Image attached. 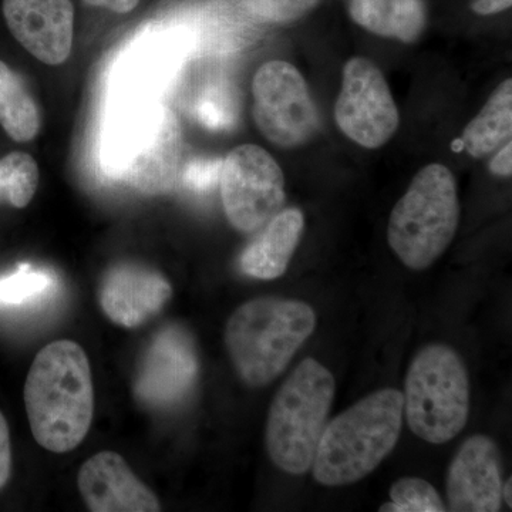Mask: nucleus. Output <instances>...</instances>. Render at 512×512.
Returning <instances> with one entry per match:
<instances>
[{"instance_id": "nucleus-1", "label": "nucleus", "mask_w": 512, "mask_h": 512, "mask_svg": "<svg viewBox=\"0 0 512 512\" xmlns=\"http://www.w3.org/2000/svg\"><path fill=\"white\" fill-rule=\"evenodd\" d=\"M184 138L173 110L150 97L117 107L101 138L104 173L146 195L173 191L183 171Z\"/></svg>"}, {"instance_id": "nucleus-2", "label": "nucleus", "mask_w": 512, "mask_h": 512, "mask_svg": "<svg viewBox=\"0 0 512 512\" xmlns=\"http://www.w3.org/2000/svg\"><path fill=\"white\" fill-rule=\"evenodd\" d=\"M26 413L37 443L52 453L79 446L92 426V369L82 346L56 340L40 350L25 383Z\"/></svg>"}, {"instance_id": "nucleus-3", "label": "nucleus", "mask_w": 512, "mask_h": 512, "mask_svg": "<svg viewBox=\"0 0 512 512\" xmlns=\"http://www.w3.org/2000/svg\"><path fill=\"white\" fill-rule=\"evenodd\" d=\"M403 393L377 390L326 424L313 478L326 487H345L369 476L396 447L402 433Z\"/></svg>"}, {"instance_id": "nucleus-4", "label": "nucleus", "mask_w": 512, "mask_h": 512, "mask_svg": "<svg viewBox=\"0 0 512 512\" xmlns=\"http://www.w3.org/2000/svg\"><path fill=\"white\" fill-rule=\"evenodd\" d=\"M316 329V313L298 299L262 296L239 306L225 345L239 379L252 389L274 382Z\"/></svg>"}, {"instance_id": "nucleus-5", "label": "nucleus", "mask_w": 512, "mask_h": 512, "mask_svg": "<svg viewBox=\"0 0 512 512\" xmlns=\"http://www.w3.org/2000/svg\"><path fill=\"white\" fill-rule=\"evenodd\" d=\"M335 393V377L312 357L279 387L265 427L266 451L279 470L291 476L311 470Z\"/></svg>"}, {"instance_id": "nucleus-6", "label": "nucleus", "mask_w": 512, "mask_h": 512, "mask_svg": "<svg viewBox=\"0 0 512 512\" xmlns=\"http://www.w3.org/2000/svg\"><path fill=\"white\" fill-rule=\"evenodd\" d=\"M460 222L457 183L446 165H427L414 175L394 205L387 241L412 271L430 268L446 252Z\"/></svg>"}, {"instance_id": "nucleus-7", "label": "nucleus", "mask_w": 512, "mask_h": 512, "mask_svg": "<svg viewBox=\"0 0 512 512\" xmlns=\"http://www.w3.org/2000/svg\"><path fill=\"white\" fill-rule=\"evenodd\" d=\"M404 414L413 434L431 444L456 439L470 416V377L463 357L443 343L414 356L404 382Z\"/></svg>"}, {"instance_id": "nucleus-8", "label": "nucleus", "mask_w": 512, "mask_h": 512, "mask_svg": "<svg viewBox=\"0 0 512 512\" xmlns=\"http://www.w3.org/2000/svg\"><path fill=\"white\" fill-rule=\"evenodd\" d=\"M256 127L282 148L308 143L320 126L318 109L301 72L284 60L259 67L252 82Z\"/></svg>"}, {"instance_id": "nucleus-9", "label": "nucleus", "mask_w": 512, "mask_h": 512, "mask_svg": "<svg viewBox=\"0 0 512 512\" xmlns=\"http://www.w3.org/2000/svg\"><path fill=\"white\" fill-rule=\"evenodd\" d=\"M222 204L239 232L258 231L285 204V177L275 158L259 146L244 144L221 161Z\"/></svg>"}, {"instance_id": "nucleus-10", "label": "nucleus", "mask_w": 512, "mask_h": 512, "mask_svg": "<svg viewBox=\"0 0 512 512\" xmlns=\"http://www.w3.org/2000/svg\"><path fill=\"white\" fill-rule=\"evenodd\" d=\"M335 120L345 136L365 148L382 147L396 133L399 110L389 84L372 60L353 57L346 63Z\"/></svg>"}, {"instance_id": "nucleus-11", "label": "nucleus", "mask_w": 512, "mask_h": 512, "mask_svg": "<svg viewBox=\"0 0 512 512\" xmlns=\"http://www.w3.org/2000/svg\"><path fill=\"white\" fill-rule=\"evenodd\" d=\"M200 373L194 340L181 326H165L151 340L138 369L136 397L148 407L173 406L191 392Z\"/></svg>"}, {"instance_id": "nucleus-12", "label": "nucleus", "mask_w": 512, "mask_h": 512, "mask_svg": "<svg viewBox=\"0 0 512 512\" xmlns=\"http://www.w3.org/2000/svg\"><path fill=\"white\" fill-rule=\"evenodd\" d=\"M501 485L503 464L495 441L484 434L468 437L448 467L447 510L500 511L503 503Z\"/></svg>"}, {"instance_id": "nucleus-13", "label": "nucleus", "mask_w": 512, "mask_h": 512, "mask_svg": "<svg viewBox=\"0 0 512 512\" xmlns=\"http://www.w3.org/2000/svg\"><path fill=\"white\" fill-rule=\"evenodd\" d=\"M3 18L12 36L30 55L59 66L72 53V0H3Z\"/></svg>"}, {"instance_id": "nucleus-14", "label": "nucleus", "mask_w": 512, "mask_h": 512, "mask_svg": "<svg viewBox=\"0 0 512 512\" xmlns=\"http://www.w3.org/2000/svg\"><path fill=\"white\" fill-rule=\"evenodd\" d=\"M173 295L170 282L156 269L134 262L111 266L100 285V305L111 322L137 328L157 315Z\"/></svg>"}, {"instance_id": "nucleus-15", "label": "nucleus", "mask_w": 512, "mask_h": 512, "mask_svg": "<svg viewBox=\"0 0 512 512\" xmlns=\"http://www.w3.org/2000/svg\"><path fill=\"white\" fill-rule=\"evenodd\" d=\"M80 494L93 512H158L156 495L134 476L126 460L114 451H101L83 464Z\"/></svg>"}, {"instance_id": "nucleus-16", "label": "nucleus", "mask_w": 512, "mask_h": 512, "mask_svg": "<svg viewBox=\"0 0 512 512\" xmlns=\"http://www.w3.org/2000/svg\"><path fill=\"white\" fill-rule=\"evenodd\" d=\"M305 218L298 208L278 212L258 238L241 255L242 272L261 281L281 278L299 242Z\"/></svg>"}, {"instance_id": "nucleus-17", "label": "nucleus", "mask_w": 512, "mask_h": 512, "mask_svg": "<svg viewBox=\"0 0 512 512\" xmlns=\"http://www.w3.org/2000/svg\"><path fill=\"white\" fill-rule=\"evenodd\" d=\"M349 13L369 32L404 43L416 42L426 29L423 0H349Z\"/></svg>"}, {"instance_id": "nucleus-18", "label": "nucleus", "mask_w": 512, "mask_h": 512, "mask_svg": "<svg viewBox=\"0 0 512 512\" xmlns=\"http://www.w3.org/2000/svg\"><path fill=\"white\" fill-rule=\"evenodd\" d=\"M512 134V80L491 94L476 119L464 130L461 143L471 157L481 158L510 143Z\"/></svg>"}, {"instance_id": "nucleus-19", "label": "nucleus", "mask_w": 512, "mask_h": 512, "mask_svg": "<svg viewBox=\"0 0 512 512\" xmlns=\"http://www.w3.org/2000/svg\"><path fill=\"white\" fill-rule=\"evenodd\" d=\"M40 110L25 80L0 60V126L12 140L28 143L39 134Z\"/></svg>"}, {"instance_id": "nucleus-20", "label": "nucleus", "mask_w": 512, "mask_h": 512, "mask_svg": "<svg viewBox=\"0 0 512 512\" xmlns=\"http://www.w3.org/2000/svg\"><path fill=\"white\" fill-rule=\"evenodd\" d=\"M184 57V46H175L170 42H165V46L150 42L138 47L128 63V82L140 92H161L173 83Z\"/></svg>"}, {"instance_id": "nucleus-21", "label": "nucleus", "mask_w": 512, "mask_h": 512, "mask_svg": "<svg viewBox=\"0 0 512 512\" xmlns=\"http://www.w3.org/2000/svg\"><path fill=\"white\" fill-rule=\"evenodd\" d=\"M39 185V167L35 158L13 151L0 158V201L15 208H26Z\"/></svg>"}, {"instance_id": "nucleus-22", "label": "nucleus", "mask_w": 512, "mask_h": 512, "mask_svg": "<svg viewBox=\"0 0 512 512\" xmlns=\"http://www.w3.org/2000/svg\"><path fill=\"white\" fill-rule=\"evenodd\" d=\"M55 286L52 274L32 266H20L15 274L0 278V306H23L49 295Z\"/></svg>"}, {"instance_id": "nucleus-23", "label": "nucleus", "mask_w": 512, "mask_h": 512, "mask_svg": "<svg viewBox=\"0 0 512 512\" xmlns=\"http://www.w3.org/2000/svg\"><path fill=\"white\" fill-rule=\"evenodd\" d=\"M390 503L380 505L382 512L448 511L436 488L417 477H403L390 487Z\"/></svg>"}, {"instance_id": "nucleus-24", "label": "nucleus", "mask_w": 512, "mask_h": 512, "mask_svg": "<svg viewBox=\"0 0 512 512\" xmlns=\"http://www.w3.org/2000/svg\"><path fill=\"white\" fill-rule=\"evenodd\" d=\"M241 3L259 22L288 23L311 12L319 0H242Z\"/></svg>"}, {"instance_id": "nucleus-25", "label": "nucleus", "mask_w": 512, "mask_h": 512, "mask_svg": "<svg viewBox=\"0 0 512 512\" xmlns=\"http://www.w3.org/2000/svg\"><path fill=\"white\" fill-rule=\"evenodd\" d=\"M198 116L205 126L221 130L234 123L237 110L231 94L225 89H211L198 104Z\"/></svg>"}, {"instance_id": "nucleus-26", "label": "nucleus", "mask_w": 512, "mask_h": 512, "mask_svg": "<svg viewBox=\"0 0 512 512\" xmlns=\"http://www.w3.org/2000/svg\"><path fill=\"white\" fill-rule=\"evenodd\" d=\"M221 161H200L192 164L187 171V181L198 191L210 190L220 181Z\"/></svg>"}, {"instance_id": "nucleus-27", "label": "nucleus", "mask_w": 512, "mask_h": 512, "mask_svg": "<svg viewBox=\"0 0 512 512\" xmlns=\"http://www.w3.org/2000/svg\"><path fill=\"white\" fill-rule=\"evenodd\" d=\"M12 473V446L8 421L0 412V490L8 483Z\"/></svg>"}, {"instance_id": "nucleus-28", "label": "nucleus", "mask_w": 512, "mask_h": 512, "mask_svg": "<svg viewBox=\"0 0 512 512\" xmlns=\"http://www.w3.org/2000/svg\"><path fill=\"white\" fill-rule=\"evenodd\" d=\"M491 173L500 175V177H511L512 173V144H505L500 148L497 156L491 160L490 163Z\"/></svg>"}, {"instance_id": "nucleus-29", "label": "nucleus", "mask_w": 512, "mask_h": 512, "mask_svg": "<svg viewBox=\"0 0 512 512\" xmlns=\"http://www.w3.org/2000/svg\"><path fill=\"white\" fill-rule=\"evenodd\" d=\"M84 3L93 8L107 9L110 12L123 15V13L133 12L140 0H84Z\"/></svg>"}, {"instance_id": "nucleus-30", "label": "nucleus", "mask_w": 512, "mask_h": 512, "mask_svg": "<svg viewBox=\"0 0 512 512\" xmlns=\"http://www.w3.org/2000/svg\"><path fill=\"white\" fill-rule=\"evenodd\" d=\"M512 0H476L473 3L474 12L478 15H494L511 8Z\"/></svg>"}, {"instance_id": "nucleus-31", "label": "nucleus", "mask_w": 512, "mask_h": 512, "mask_svg": "<svg viewBox=\"0 0 512 512\" xmlns=\"http://www.w3.org/2000/svg\"><path fill=\"white\" fill-rule=\"evenodd\" d=\"M511 487V477H508L507 481H504L503 485H501V497H503V500L507 503L508 507H511L512 505Z\"/></svg>"}]
</instances>
